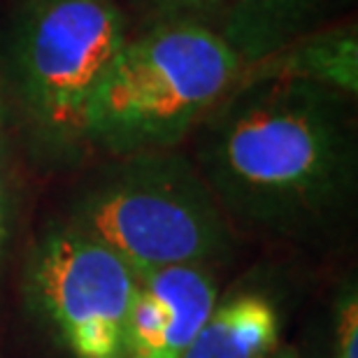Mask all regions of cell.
<instances>
[{
  "label": "cell",
  "mask_w": 358,
  "mask_h": 358,
  "mask_svg": "<svg viewBox=\"0 0 358 358\" xmlns=\"http://www.w3.org/2000/svg\"><path fill=\"white\" fill-rule=\"evenodd\" d=\"M114 0H28L12 40V77L26 117L59 147L84 140L87 110L126 45Z\"/></svg>",
  "instance_id": "cell-4"
},
{
  "label": "cell",
  "mask_w": 358,
  "mask_h": 358,
  "mask_svg": "<svg viewBox=\"0 0 358 358\" xmlns=\"http://www.w3.org/2000/svg\"><path fill=\"white\" fill-rule=\"evenodd\" d=\"M7 235V186H5V166H3V138H0V247Z\"/></svg>",
  "instance_id": "cell-12"
},
{
  "label": "cell",
  "mask_w": 358,
  "mask_h": 358,
  "mask_svg": "<svg viewBox=\"0 0 358 358\" xmlns=\"http://www.w3.org/2000/svg\"><path fill=\"white\" fill-rule=\"evenodd\" d=\"M133 291L131 268L70 226L49 231L28 259V300L75 358H131Z\"/></svg>",
  "instance_id": "cell-5"
},
{
  "label": "cell",
  "mask_w": 358,
  "mask_h": 358,
  "mask_svg": "<svg viewBox=\"0 0 358 358\" xmlns=\"http://www.w3.org/2000/svg\"><path fill=\"white\" fill-rule=\"evenodd\" d=\"M231 0H154L166 21H198L205 24L210 17H224Z\"/></svg>",
  "instance_id": "cell-10"
},
{
  "label": "cell",
  "mask_w": 358,
  "mask_h": 358,
  "mask_svg": "<svg viewBox=\"0 0 358 358\" xmlns=\"http://www.w3.org/2000/svg\"><path fill=\"white\" fill-rule=\"evenodd\" d=\"M268 59H277L279 68L256 77H296V80L326 84V87L338 89L347 96L356 93L354 28H342V31L307 38L296 52L286 47ZM256 77H240V80H256Z\"/></svg>",
  "instance_id": "cell-9"
},
{
  "label": "cell",
  "mask_w": 358,
  "mask_h": 358,
  "mask_svg": "<svg viewBox=\"0 0 358 358\" xmlns=\"http://www.w3.org/2000/svg\"><path fill=\"white\" fill-rule=\"evenodd\" d=\"M338 358H358V300L354 291L340 305Z\"/></svg>",
  "instance_id": "cell-11"
},
{
  "label": "cell",
  "mask_w": 358,
  "mask_h": 358,
  "mask_svg": "<svg viewBox=\"0 0 358 358\" xmlns=\"http://www.w3.org/2000/svg\"><path fill=\"white\" fill-rule=\"evenodd\" d=\"M245 68L210 24L161 21L126 40L89 103L84 140L124 159L166 152L238 87Z\"/></svg>",
  "instance_id": "cell-2"
},
{
  "label": "cell",
  "mask_w": 358,
  "mask_h": 358,
  "mask_svg": "<svg viewBox=\"0 0 358 358\" xmlns=\"http://www.w3.org/2000/svg\"><path fill=\"white\" fill-rule=\"evenodd\" d=\"M279 317L263 296H238L214 307L182 358H270L277 352Z\"/></svg>",
  "instance_id": "cell-8"
},
{
  "label": "cell",
  "mask_w": 358,
  "mask_h": 358,
  "mask_svg": "<svg viewBox=\"0 0 358 358\" xmlns=\"http://www.w3.org/2000/svg\"><path fill=\"white\" fill-rule=\"evenodd\" d=\"M117 254L133 275L207 266L233 245L231 221L189 161L126 156L82 193L68 224Z\"/></svg>",
  "instance_id": "cell-3"
},
{
  "label": "cell",
  "mask_w": 358,
  "mask_h": 358,
  "mask_svg": "<svg viewBox=\"0 0 358 358\" xmlns=\"http://www.w3.org/2000/svg\"><path fill=\"white\" fill-rule=\"evenodd\" d=\"M270 358H298V352L293 347H282V349H277Z\"/></svg>",
  "instance_id": "cell-13"
},
{
  "label": "cell",
  "mask_w": 358,
  "mask_h": 358,
  "mask_svg": "<svg viewBox=\"0 0 358 358\" xmlns=\"http://www.w3.org/2000/svg\"><path fill=\"white\" fill-rule=\"evenodd\" d=\"M217 307L205 266H170L135 275L128 319L131 358H182Z\"/></svg>",
  "instance_id": "cell-6"
},
{
  "label": "cell",
  "mask_w": 358,
  "mask_h": 358,
  "mask_svg": "<svg viewBox=\"0 0 358 358\" xmlns=\"http://www.w3.org/2000/svg\"><path fill=\"white\" fill-rule=\"evenodd\" d=\"M347 98L296 77L238 82L196 126V170L228 221L293 238L345 210L356 186Z\"/></svg>",
  "instance_id": "cell-1"
},
{
  "label": "cell",
  "mask_w": 358,
  "mask_h": 358,
  "mask_svg": "<svg viewBox=\"0 0 358 358\" xmlns=\"http://www.w3.org/2000/svg\"><path fill=\"white\" fill-rule=\"evenodd\" d=\"M335 0H231L221 17V38L247 66L266 61L310 33Z\"/></svg>",
  "instance_id": "cell-7"
}]
</instances>
